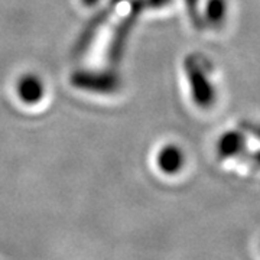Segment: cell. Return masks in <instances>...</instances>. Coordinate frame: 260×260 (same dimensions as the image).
<instances>
[{"label": "cell", "mask_w": 260, "mask_h": 260, "mask_svg": "<svg viewBox=\"0 0 260 260\" xmlns=\"http://www.w3.org/2000/svg\"><path fill=\"white\" fill-rule=\"evenodd\" d=\"M71 83L77 88L100 94H112L119 90L120 81L113 73L77 71L71 77Z\"/></svg>", "instance_id": "cell-1"}, {"label": "cell", "mask_w": 260, "mask_h": 260, "mask_svg": "<svg viewBox=\"0 0 260 260\" xmlns=\"http://www.w3.org/2000/svg\"><path fill=\"white\" fill-rule=\"evenodd\" d=\"M19 99L26 104H37L44 99L45 87L42 80L35 74H25L19 78L16 85Z\"/></svg>", "instance_id": "cell-2"}, {"label": "cell", "mask_w": 260, "mask_h": 260, "mask_svg": "<svg viewBox=\"0 0 260 260\" xmlns=\"http://www.w3.org/2000/svg\"><path fill=\"white\" fill-rule=\"evenodd\" d=\"M113 6H114V3H113L112 6H109V8H106V9L100 12L95 18L91 20V23L85 28V30L83 32V35L80 38V41H78V44H77V51L78 52H83L85 48L88 47V44L93 41L94 34L99 30V29L102 28L103 22H106V19L109 18V15H110V12H112Z\"/></svg>", "instance_id": "cell-3"}, {"label": "cell", "mask_w": 260, "mask_h": 260, "mask_svg": "<svg viewBox=\"0 0 260 260\" xmlns=\"http://www.w3.org/2000/svg\"><path fill=\"white\" fill-rule=\"evenodd\" d=\"M181 162H182L181 152L174 146H165L159 152L158 165L164 172L168 174L175 172L178 168H181Z\"/></svg>", "instance_id": "cell-4"}, {"label": "cell", "mask_w": 260, "mask_h": 260, "mask_svg": "<svg viewBox=\"0 0 260 260\" xmlns=\"http://www.w3.org/2000/svg\"><path fill=\"white\" fill-rule=\"evenodd\" d=\"M97 0H83V3L84 5H88V6H91V5H94Z\"/></svg>", "instance_id": "cell-5"}]
</instances>
